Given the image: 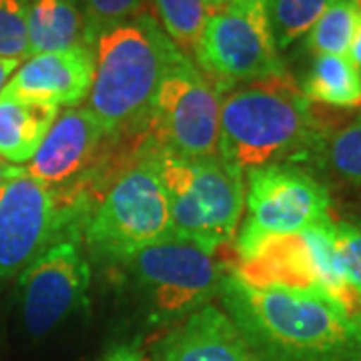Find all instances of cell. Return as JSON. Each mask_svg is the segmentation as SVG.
Masks as SVG:
<instances>
[{
	"label": "cell",
	"mask_w": 361,
	"mask_h": 361,
	"mask_svg": "<svg viewBox=\"0 0 361 361\" xmlns=\"http://www.w3.org/2000/svg\"><path fill=\"white\" fill-rule=\"evenodd\" d=\"M221 291L255 353L269 361H355L361 357V315L313 289L257 287L235 273Z\"/></svg>",
	"instance_id": "6da1fadb"
},
{
	"label": "cell",
	"mask_w": 361,
	"mask_h": 361,
	"mask_svg": "<svg viewBox=\"0 0 361 361\" xmlns=\"http://www.w3.org/2000/svg\"><path fill=\"white\" fill-rule=\"evenodd\" d=\"M94 42L89 113L111 137L147 129L161 78L179 49L147 11L103 28Z\"/></svg>",
	"instance_id": "7a4b0ae2"
},
{
	"label": "cell",
	"mask_w": 361,
	"mask_h": 361,
	"mask_svg": "<svg viewBox=\"0 0 361 361\" xmlns=\"http://www.w3.org/2000/svg\"><path fill=\"white\" fill-rule=\"evenodd\" d=\"M313 103L287 73L237 85L221 101L219 157L237 169H259L313 141Z\"/></svg>",
	"instance_id": "3957f363"
},
{
	"label": "cell",
	"mask_w": 361,
	"mask_h": 361,
	"mask_svg": "<svg viewBox=\"0 0 361 361\" xmlns=\"http://www.w3.org/2000/svg\"><path fill=\"white\" fill-rule=\"evenodd\" d=\"M155 159L167 189L173 235L209 251L231 241L245 205L243 171L219 155L189 159L157 145Z\"/></svg>",
	"instance_id": "277c9868"
},
{
	"label": "cell",
	"mask_w": 361,
	"mask_h": 361,
	"mask_svg": "<svg viewBox=\"0 0 361 361\" xmlns=\"http://www.w3.org/2000/svg\"><path fill=\"white\" fill-rule=\"evenodd\" d=\"M173 235L167 189L155 159V145L142 147L137 159L106 187L87 225L89 245L116 259Z\"/></svg>",
	"instance_id": "5b68a950"
},
{
	"label": "cell",
	"mask_w": 361,
	"mask_h": 361,
	"mask_svg": "<svg viewBox=\"0 0 361 361\" xmlns=\"http://www.w3.org/2000/svg\"><path fill=\"white\" fill-rule=\"evenodd\" d=\"M221 101L223 89L177 51L157 89L147 135L159 149L175 155H219Z\"/></svg>",
	"instance_id": "8992f818"
},
{
	"label": "cell",
	"mask_w": 361,
	"mask_h": 361,
	"mask_svg": "<svg viewBox=\"0 0 361 361\" xmlns=\"http://www.w3.org/2000/svg\"><path fill=\"white\" fill-rule=\"evenodd\" d=\"M267 4L269 0H233L209 14L193 59L219 89L283 73Z\"/></svg>",
	"instance_id": "52a82bcc"
},
{
	"label": "cell",
	"mask_w": 361,
	"mask_h": 361,
	"mask_svg": "<svg viewBox=\"0 0 361 361\" xmlns=\"http://www.w3.org/2000/svg\"><path fill=\"white\" fill-rule=\"evenodd\" d=\"M247 217L237 253L267 237L305 231L329 217V193L317 179L291 165H265L247 173Z\"/></svg>",
	"instance_id": "ba28073f"
},
{
	"label": "cell",
	"mask_w": 361,
	"mask_h": 361,
	"mask_svg": "<svg viewBox=\"0 0 361 361\" xmlns=\"http://www.w3.org/2000/svg\"><path fill=\"white\" fill-rule=\"evenodd\" d=\"M130 273L153 297L165 317L193 313L221 289L223 273L215 251L169 235L125 257Z\"/></svg>",
	"instance_id": "9c48e42d"
},
{
	"label": "cell",
	"mask_w": 361,
	"mask_h": 361,
	"mask_svg": "<svg viewBox=\"0 0 361 361\" xmlns=\"http://www.w3.org/2000/svg\"><path fill=\"white\" fill-rule=\"evenodd\" d=\"M89 265L73 239L49 245L20 273V313L32 339L49 336L82 305Z\"/></svg>",
	"instance_id": "30bf717a"
},
{
	"label": "cell",
	"mask_w": 361,
	"mask_h": 361,
	"mask_svg": "<svg viewBox=\"0 0 361 361\" xmlns=\"http://www.w3.org/2000/svg\"><path fill=\"white\" fill-rule=\"evenodd\" d=\"M65 213L56 195L26 171L0 187V283L23 273L49 247Z\"/></svg>",
	"instance_id": "8fae6325"
},
{
	"label": "cell",
	"mask_w": 361,
	"mask_h": 361,
	"mask_svg": "<svg viewBox=\"0 0 361 361\" xmlns=\"http://www.w3.org/2000/svg\"><path fill=\"white\" fill-rule=\"evenodd\" d=\"M109 137L89 109H66L56 115L28 161L26 173L61 199L71 187H80L89 177L101 175V157Z\"/></svg>",
	"instance_id": "7c38bea8"
},
{
	"label": "cell",
	"mask_w": 361,
	"mask_h": 361,
	"mask_svg": "<svg viewBox=\"0 0 361 361\" xmlns=\"http://www.w3.org/2000/svg\"><path fill=\"white\" fill-rule=\"evenodd\" d=\"M92 78L94 54L89 44H80L66 51L32 54L14 71L2 94L73 109L89 99Z\"/></svg>",
	"instance_id": "4fadbf2b"
},
{
	"label": "cell",
	"mask_w": 361,
	"mask_h": 361,
	"mask_svg": "<svg viewBox=\"0 0 361 361\" xmlns=\"http://www.w3.org/2000/svg\"><path fill=\"white\" fill-rule=\"evenodd\" d=\"M163 361H261L233 319L203 305L180 323L163 345Z\"/></svg>",
	"instance_id": "5bb4252c"
},
{
	"label": "cell",
	"mask_w": 361,
	"mask_h": 361,
	"mask_svg": "<svg viewBox=\"0 0 361 361\" xmlns=\"http://www.w3.org/2000/svg\"><path fill=\"white\" fill-rule=\"evenodd\" d=\"M59 113L52 104L0 94V159L16 167L28 163Z\"/></svg>",
	"instance_id": "9a60e30c"
},
{
	"label": "cell",
	"mask_w": 361,
	"mask_h": 361,
	"mask_svg": "<svg viewBox=\"0 0 361 361\" xmlns=\"http://www.w3.org/2000/svg\"><path fill=\"white\" fill-rule=\"evenodd\" d=\"M30 54L66 51L87 44V18L77 0H26Z\"/></svg>",
	"instance_id": "2e32d148"
},
{
	"label": "cell",
	"mask_w": 361,
	"mask_h": 361,
	"mask_svg": "<svg viewBox=\"0 0 361 361\" xmlns=\"http://www.w3.org/2000/svg\"><path fill=\"white\" fill-rule=\"evenodd\" d=\"M303 94L310 103L336 109H360L361 77L348 56L322 54L303 80Z\"/></svg>",
	"instance_id": "e0dca14e"
},
{
	"label": "cell",
	"mask_w": 361,
	"mask_h": 361,
	"mask_svg": "<svg viewBox=\"0 0 361 361\" xmlns=\"http://www.w3.org/2000/svg\"><path fill=\"white\" fill-rule=\"evenodd\" d=\"M153 6L167 39L191 59L211 14L205 0H153Z\"/></svg>",
	"instance_id": "ac0fdd59"
},
{
	"label": "cell",
	"mask_w": 361,
	"mask_h": 361,
	"mask_svg": "<svg viewBox=\"0 0 361 361\" xmlns=\"http://www.w3.org/2000/svg\"><path fill=\"white\" fill-rule=\"evenodd\" d=\"M360 16L351 0H329L319 20L313 25L307 37V49L317 56H345L355 35Z\"/></svg>",
	"instance_id": "d6986e66"
},
{
	"label": "cell",
	"mask_w": 361,
	"mask_h": 361,
	"mask_svg": "<svg viewBox=\"0 0 361 361\" xmlns=\"http://www.w3.org/2000/svg\"><path fill=\"white\" fill-rule=\"evenodd\" d=\"M329 0H269V23L277 49H287L307 35L319 20Z\"/></svg>",
	"instance_id": "ffe728a7"
},
{
	"label": "cell",
	"mask_w": 361,
	"mask_h": 361,
	"mask_svg": "<svg viewBox=\"0 0 361 361\" xmlns=\"http://www.w3.org/2000/svg\"><path fill=\"white\" fill-rule=\"evenodd\" d=\"M327 167L339 179L361 185V118L336 133L325 147Z\"/></svg>",
	"instance_id": "44dd1931"
},
{
	"label": "cell",
	"mask_w": 361,
	"mask_h": 361,
	"mask_svg": "<svg viewBox=\"0 0 361 361\" xmlns=\"http://www.w3.org/2000/svg\"><path fill=\"white\" fill-rule=\"evenodd\" d=\"M26 11V0H0V59L23 61L30 56Z\"/></svg>",
	"instance_id": "7402d4cb"
},
{
	"label": "cell",
	"mask_w": 361,
	"mask_h": 361,
	"mask_svg": "<svg viewBox=\"0 0 361 361\" xmlns=\"http://www.w3.org/2000/svg\"><path fill=\"white\" fill-rule=\"evenodd\" d=\"M89 40L106 28V26L125 23L145 11L142 0H82Z\"/></svg>",
	"instance_id": "603a6c76"
},
{
	"label": "cell",
	"mask_w": 361,
	"mask_h": 361,
	"mask_svg": "<svg viewBox=\"0 0 361 361\" xmlns=\"http://www.w3.org/2000/svg\"><path fill=\"white\" fill-rule=\"evenodd\" d=\"M336 249L343 277L361 301V227L336 223Z\"/></svg>",
	"instance_id": "cb8c5ba5"
},
{
	"label": "cell",
	"mask_w": 361,
	"mask_h": 361,
	"mask_svg": "<svg viewBox=\"0 0 361 361\" xmlns=\"http://www.w3.org/2000/svg\"><path fill=\"white\" fill-rule=\"evenodd\" d=\"M103 361H142L141 355L135 351L133 348H127V345H118V348H113L106 355H104Z\"/></svg>",
	"instance_id": "d4e9b609"
},
{
	"label": "cell",
	"mask_w": 361,
	"mask_h": 361,
	"mask_svg": "<svg viewBox=\"0 0 361 361\" xmlns=\"http://www.w3.org/2000/svg\"><path fill=\"white\" fill-rule=\"evenodd\" d=\"M349 61L355 68H361V18L357 23V28H355V35H353V40H351V47H349Z\"/></svg>",
	"instance_id": "484cf974"
},
{
	"label": "cell",
	"mask_w": 361,
	"mask_h": 361,
	"mask_svg": "<svg viewBox=\"0 0 361 361\" xmlns=\"http://www.w3.org/2000/svg\"><path fill=\"white\" fill-rule=\"evenodd\" d=\"M20 66V61H11V59H0V94L2 89L6 87V82L11 80L13 73Z\"/></svg>",
	"instance_id": "4316f807"
},
{
	"label": "cell",
	"mask_w": 361,
	"mask_h": 361,
	"mask_svg": "<svg viewBox=\"0 0 361 361\" xmlns=\"http://www.w3.org/2000/svg\"><path fill=\"white\" fill-rule=\"evenodd\" d=\"M25 167H16V165H8V163H4L2 159H0V187L6 183V180L14 179V177H18L20 173H25Z\"/></svg>",
	"instance_id": "83f0119b"
},
{
	"label": "cell",
	"mask_w": 361,
	"mask_h": 361,
	"mask_svg": "<svg viewBox=\"0 0 361 361\" xmlns=\"http://www.w3.org/2000/svg\"><path fill=\"white\" fill-rule=\"evenodd\" d=\"M207 6H209V11L213 13V11H219V8H225V6H229L233 0H205Z\"/></svg>",
	"instance_id": "f1b7e54d"
},
{
	"label": "cell",
	"mask_w": 361,
	"mask_h": 361,
	"mask_svg": "<svg viewBox=\"0 0 361 361\" xmlns=\"http://www.w3.org/2000/svg\"><path fill=\"white\" fill-rule=\"evenodd\" d=\"M351 4H353V8H355V13L361 18V0H351Z\"/></svg>",
	"instance_id": "f546056e"
},
{
	"label": "cell",
	"mask_w": 361,
	"mask_h": 361,
	"mask_svg": "<svg viewBox=\"0 0 361 361\" xmlns=\"http://www.w3.org/2000/svg\"><path fill=\"white\" fill-rule=\"evenodd\" d=\"M355 361H361V357H357V360H355Z\"/></svg>",
	"instance_id": "4dcf8cb0"
}]
</instances>
